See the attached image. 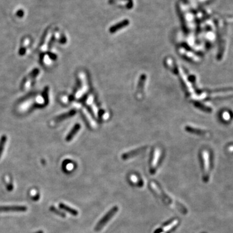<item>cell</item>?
Instances as JSON below:
<instances>
[{"instance_id":"7c38bea8","label":"cell","mask_w":233,"mask_h":233,"mask_svg":"<svg viewBox=\"0 0 233 233\" xmlns=\"http://www.w3.org/2000/svg\"><path fill=\"white\" fill-rule=\"evenodd\" d=\"M166 64H167V66L169 67V68L172 71L174 72V73H177V71H176L175 68H174V63H173L172 60L170 58H168L167 60H166Z\"/></svg>"},{"instance_id":"3957f363","label":"cell","mask_w":233,"mask_h":233,"mask_svg":"<svg viewBox=\"0 0 233 233\" xmlns=\"http://www.w3.org/2000/svg\"><path fill=\"white\" fill-rule=\"evenodd\" d=\"M161 157V150L159 148H156L154 149L153 152L152 157L150 163V174L154 175L157 171L158 164Z\"/></svg>"},{"instance_id":"8992f818","label":"cell","mask_w":233,"mask_h":233,"mask_svg":"<svg viewBox=\"0 0 233 233\" xmlns=\"http://www.w3.org/2000/svg\"><path fill=\"white\" fill-rule=\"evenodd\" d=\"M27 210V207L25 206H18V205H12V206H0V212H6V211H14V212H23Z\"/></svg>"},{"instance_id":"30bf717a","label":"cell","mask_w":233,"mask_h":233,"mask_svg":"<svg viewBox=\"0 0 233 233\" xmlns=\"http://www.w3.org/2000/svg\"><path fill=\"white\" fill-rule=\"evenodd\" d=\"M59 206H60V207L62 209L64 210L66 212H69V214H72L73 216H77L78 214V212L77 210H75L74 209H72L70 207H69V206L66 205H65L64 203H60Z\"/></svg>"},{"instance_id":"277c9868","label":"cell","mask_w":233,"mask_h":233,"mask_svg":"<svg viewBox=\"0 0 233 233\" xmlns=\"http://www.w3.org/2000/svg\"><path fill=\"white\" fill-rule=\"evenodd\" d=\"M147 146H143V147L141 148H138L135 150H133L132 151L128 152L126 153H124V154H123L122 158L124 160H128L129 159H131L133 157H135L139 154H143V152L146 151V150L147 149Z\"/></svg>"},{"instance_id":"ba28073f","label":"cell","mask_w":233,"mask_h":233,"mask_svg":"<svg viewBox=\"0 0 233 233\" xmlns=\"http://www.w3.org/2000/svg\"><path fill=\"white\" fill-rule=\"evenodd\" d=\"M146 75H143L139 80V85L137 87V94H138V97L140 98L141 97V94L143 93L144 91V84L146 82Z\"/></svg>"},{"instance_id":"8fae6325","label":"cell","mask_w":233,"mask_h":233,"mask_svg":"<svg viewBox=\"0 0 233 233\" xmlns=\"http://www.w3.org/2000/svg\"><path fill=\"white\" fill-rule=\"evenodd\" d=\"M128 24V22H127V21L122 22L120 23H118V24L115 25V26L112 27L110 31L111 32H115L117 31L119 29H121L124 27H126Z\"/></svg>"},{"instance_id":"7a4b0ae2","label":"cell","mask_w":233,"mask_h":233,"mask_svg":"<svg viewBox=\"0 0 233 233\" xmlns=\"http://www.w3.org/2000/svg\"><path fill=\"white\" fill-rule=\"evenodd\" d=\"M118 211H119V207H117V206L113 207V208H111L107 213H106L101 220L97 223V224L96 225L95 227V231L96 232L101 231L104 228L105 226L107 225L108 222L112 219V218L117 214V212Z\"/></svg>"},{"instance_id":"6da1fadb","label":"cell","mask_w":233,"mask_h":233,"mask_svg":"<svg viewBox=\"0 0 233 233\" xmlns=\"http://www.w3.org/2000/svg\"><path fill=\"white\" fill-rule=\"evenodd\" d=\"M150 189L152 190L153 193L166 205L174 209H177L183 214H186L187 213V210L185 208L184 206L179 203H176V202L170 198V196L165 194L164 190L156 182L152 181L150 183Z\"/></svg>"},{"instance_id":"5bb4252c","label":"cell","mask_w":233,"mask_h":233,"mask_svg":"<svg viewBox=\"0 0 233 233\" xmlns=\"http://www.w3.org/2000/svg\"><path fill=\"white\" fill-rule=\"evenodd\" d=\"M130 180L132 183H135V184H139L140 183H141V181H139L138 177L135 175H131L130 176Z\"/></svg>"},{"instance_id":"5b68a950","label":"cell","mask_w":233,"mask_h":233,"mask_svg":"<svg viewBox=\"0 0 233 233\" xmlns=\"http://www.w3.org/2000/svg\"><path fill=\"white\" fill-rule=\"evenodd\" d=\"M203 177L205 180L208 179L209 170V159L208 152L204 151L203 152Z\"/></svg>"},{"instance_id":"4fadbf2b","label":"cell","mask_w":233,"mask_h":233,"mask_svg":"<svg viewBox=\"0 0 233 233\" xmlns=\"http://www.w3.org/2000/svg\"><path fill=\"white\" fill-rule=\"evenodd\" d=\"M6 137L3 136L1 141H0V157H1L2 154V152L3 151V148H4V146H5V144L6 143Z\"/></svg>"},{"instance_id":"52a82bcc","label":"cell","mask_w":233,"mask_h":233,"mask_svg":"<svg viewBox=\"0 0 233 233\" xmlns=\"http://www.w3.org/2000/svg\"><path fill=\"white\" fill-rule=\"evenodd\" d=\"M178 223H179V220L177 219H173V220L170 222L169 223L165 224L163 226V227L161 228V230H162L161 232H163V233L166 232H166L170 231L174 227H176V226L178 225Z\"/></svg>"},{"instance_id":"9c48e42d","label":"cell","mask_w":233,"mask_h":233,"mask_svg":"<svg viewBox=\"0 0 233 233\" xmlns=\"http://www.w3.org/2000/svg\"><path fill=\"white\" fill-rule=\"evenodd\" d=\"M80 128H81V126H80V124H76L74 127H73V128L72 129V130L69 133V134L67 136V137H66V141H70L71 140L75 137V134L79 131Z\"/></svg>"}]
</instances>
